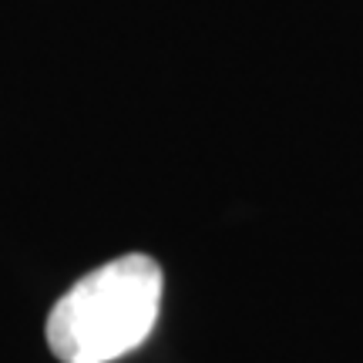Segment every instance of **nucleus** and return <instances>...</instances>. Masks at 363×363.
I'll return each instance as SVG.
<instances>
[{
  "label": "nucleus",
  "mask_w": 363,
  "mask_h": 363,
  "mask_svg": "<svg viewBox=\"0 0 363 363\" xmlns=\"http://www.w3.org/2000/svg\"><path fill=\"white\" fill-rule=\"evenodd\" d=\"M162 266L131 252L104 262L67 289L48 316V347L61 363H111L155 330Z\"/></svg>",
  "instance_id": "f257e3e1"
}]
</instances>
